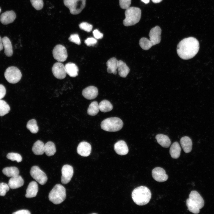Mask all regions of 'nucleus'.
<instances>
[{"label":"nucleus","instance_id":"obj_1","mask_svg":"<svg viewBox=\"0 0 214 214\" xmlns=\"http://www.w3.org/2000/svg\"><path fill=\"white\" fill-rule=\"evenodd\" d=\"M199 48L198 40L194 37H190L183 39L179 43L177 51L181 58L187 60L194 57L198 53Z\"/></svg>","mask_w":214,"mask_h":214},{"label":"nucleus","instance_id":"obj_2","mask_svg":"<svg viewBox=\"0 0 214 214\" xmlns=\"http://www.w3.org/2000/svg\"><path fill=\"white\" fill-rule=\"evenodd\" d=\"M161 30L158 26L152 28L149 33L150 39L142 37L139 40V45L141 48L145 50H148L151 47L158 44L160 42Z\"/></svg>","mask_w":214,"mask_h":214},{"label":"nucleus","instance_id":"obj_3","mask_svg":"<svg viewBox=\"0 0 214 214\" xmlns=\"http://www.w3.org/2000/svg\"><path fill=\"white\" fill-rule=\"evenodd\" d=\"M131 196L133 201L136 204L142 206L147 204L150 202L151 193L148 188L141 186L133 190Z\"/></svg>","mask_w":214,"mask_h":214},{"label":"nucleus","instance_id":"obj_4","mask_svg":"<svg viewBox=\"0 0 214 214\" xmlns=\"http://www.w3.org/2000/svg\"><path fill=\"white\" fill-rule=\"evenodd\" d=\"M125 18L123 21V23L125 26L133 25L140 21L141 15V11L138 7H130L126 9L125 12Z\"/></svg>","mask_w":214,"mask_h":214},{"label":"nucleus","instance_id":"obj_5","mask_svg":"<svg viewBox=\"0 0 214 214\" xmlns=\"http://www.w3.org/2000/svg\"><path fill=\"white\" fill-rule=\"evenodd\" d=\"M66 197V189L60 184L56 185L48 195L49 200L56 204L61 203L65 200Z\"/></svg>","mask_w":214,"mask_h":214},{"label":"nucleus","instance_id":"obj_6","mask_svg":"<svg viewBox=\"0 0 214 214\" xmlns=\"http://www.w3.org/2000/svg\"><path fill=\"white\" fill-rule=\"evenodd\" d=\"M123 123L119 118L111 117L106 119L101 122L100 126L103 130L108 132H116L120 130Z\"/></svg>","mask_w":214,"mask_h":214},{"label":"nucleus","instance_id":"obj_7","mask_svg":"<svg viewBox=\"0 0 214 214\" xmlns=\"http://www.w3.org/2000/svg\"><path fill=\"white\" fill-rule=\"evenodd\" d=\"M86 0H64L65 6L68 8L73 15L80 13L85 6Z\"/></svg>","mask_w":214,"mask_h":214},{"label":"nucleus","instance_id":"obj_8","mask_svg":"<svg viewBox=\"0 0 214 214\" xmlns=\"http://www.w3.org/2000/svg\"><path fill=\"white\" fill-rule=\"evenodd\" d=\"M4 75L7 81L12 84H15L18 82L22 77L20 70L14 66H11L7 68Z\"/></svg>","mask_w":214,"mask_h":214},{"label":"nucleus","instance_id":"obj_9","mask_svg":"<svg viewBox=\"0 0 214 214\" xmlns=\"http://www.w3.org/2000/svg\"><path fill=\"white\" fill-rule=\"evenodd\" d=\"M30 174L33 178L41 185H44L47 181L46 174L37 166H34L31 168Z\"/></svg>","mask_w":214,"mask_h":214},{"label":"nucleus","instance_id":"obj_10","mask_svg":"<svg viewBox=\"0 0 214 214\" xmlns=\"http://www.w3.org/2000/svg\"><path fill=\"white\" fill-rule=\"evenodd\" d=\"M54 58L59 62L65 61L67 57V51L65 47L61 45H57L54 48L53 51Z\"/></svg>","mask_w":214,"mask_h":214},{"label":"nucleus","instance_id":"obj_11","mask_svg":"<svg viewBox=\"0 0 214 214\" xmlns=\"http://www.w3.org/2000/svg\"><path fill=\"white\" fill-rule=\"evenodd\" d=\"M52 71L54 76L58 79H62L66 76L67 73L65 66L60 62L55 63L53 65Z\"/></svg>","mask_w":214,"mask_h":214},{"label":"nucleus","instance_id":"obj_12","mask_svg":"<svg viewBox=\"0 0 214 214\" xmlns=\"http://www.w3.org/2000/svg\"><path fill=\"white\" fill-rule=\"evenodd\" d=\"M61 182L66 184L70 181L73 174V169L72 166L66 164L64 165L62 169Z\"/></svg>","mask_w":214,"mask_h":214},{"label":"nucleus","instance_id":"obj_13","mask_svg":"<svg viewBox=\"0 0 214 214\" xmlns=\"http://www.w3.org/2000/svg\"><path fill=\"white\" fill-rule=\"evenodd\" d=\"M152 177L157 182H163L166 181L168 178L165 170L162 168L156 167L152 171Z\"/></svg>","mask_w":214,"mask_h":214},{"label":"nucleus","instance_id":"obj_14","mask_svg":"<svg viewBox=\"0 0 214 214\" xmlns=\"http://www.w3.org/2000/svg\"><path fill=\"white\" fill-rule=\"evenodd\" d=\"M91 149L90 144L86 141H82L78 144L77 150L78 154L82 156L87 157L90 154Z\"/></svg>","mask_w":214,"mask_h":214},{"label":"nucleus","instance_id":"obj_15","mask_svg":"<svg viewBox=\"0 0 214 214\" xmlns=\"http://www.w3.org/2000/svg\"><path fill=\"white\" fill-rule=\"evenodd\" d=\"M188 198L195 204L199 209L204 207V199L197 191H192L189 194Z\"/></svg>","mask_w":214,"mask_h":214},{"label":"nucleus","instance_id":"obj_16","mask_svg":"<svg viewBox=\"0 0 214 214\" xmlns=\"http://www.w3.org/2000/svg\"><path fill=\"white\" fill-rule=\"evenodd\" d=\"M16 18V15L14 11H7L1 15L0 21L2 24L7 25L12 23Z\"/></svg>","mask_w":214,"mask_h":214},{"label":"nucleus","instance_id":"obj_17","mask_svg":"<svg viewBox=\"0 0 214 214\" xmlns=\"http://www.w3.org/2000/svg\"><path fill=\"white\" fill-rule=\"evenodd\" d=\"M82 94L83 96L87 99H94L98 95V89L95 86H89L83 90Z\"/></svg>","mask_w":214,"mask_h":214},{"label":"nucleus","instance_id":"obj_18","mask_svg":"<svg viewBox=\"0 0 214 214\" xmlns=\"http://www.w3.org/2000/svg\"><path fill=\"white\" fill-rule=\"evenodd\" d=\"M114 150L116 153L120 155H125L128 152V147L126 142L123 140H120L114 145Z\"/></svg>","mask_w":214,"mask_h":214},{"label":"nucleus","instance_id":"obj_19","mask_svg":"<svg viewBox=\"0 0 214 214\" xmlns=\"http://www.w3.org/2000/svg\"><path fill=\"white\" fill-rule=\"evenodd\" d=\"M24 184V180L20 175L11 177L9 180L8 185L11 189H15L22 186Z\"/></svg>","mask_w":214,"mask_h":214},{"label":"nucleus","instance_id":"obj_20","mask_svg":"<svg viewBox=\"0 0 214 214\" xmlns=\"http://www.w3.org/2000/svg\"><path fill=\"white\" fill-rule=\"evenodd\" d=\"M38 185L36 182L32 181L29 184L26 190L25 196L32 198L36 196L38 191Z\"/></svg>","mask_w":214,"mask_h":214},{"label":"nucleus","instance_id":"obj_21","mask_svg":"<svg viewBox=\"0 0 214 214\" xmlns=\"http://www.w3.org/2000/svg\"><path fill=\"white\" fill-rule=\"evenodd\" d=\"M118 61L115 57L109 59L106 62L107 70L108 73L115 75L117 73Z\"/></svg>","mask_w":214,"mask_h":214},{"label":"nucleus","instance_id":"obj_22","mask_svg":"<svg viewBox=\"0 0 214 214\" xmlns=\"http://www.w3.org/2000/svg\"><path fill=\"white\" fill-rule=\"evenodd\" d=\"M180 142L182 148L185 153H188L191 151L192 142L190 138L187 136L183 137L180 139Z\"/></svg>","mask_w":214,"mask_h":214},{"label":"nucleus","instance_id":"obj_23","mask_svg":"<svg viewBox=\"0 0 214 214\" xmlns=\"http://www.w3.org/2000/svg\"><path fill=\"white\" fill-rule=\"evenodd\" d=\"M155 139L158 143L163 147L168 148L171 145L170 140L166 135L159 134L156 136Z\"/></svg>","mask_w":214,"mask_h":214},{"label":"nucleus","instance_id":"obj_24","mask_svg":"<svg viewBox=\"0 0 214 214\" xmlns=\"http://www.w3.org/2000/svg\"><path fill=\"white\" fill-rule=\"evenodd\" d=\"M67 73L70 76L75 77L78 75V69L74 63L68 62L65 65Z\"/></svg>","mask_w":214,"mask_h":214},{"label":"nucleus","instance_id":"obj_25","mask_svg":"<svg viewBox=\"0 0 214 214\" xmlns=\"http://www.w3.org/2000/svg\"><path fill=\"white\" fill-rule=\"evenodd\" d=\"M2 41L5 54L8 57L11 56L13 54V50L10 40L7 37H4L2 38Z\"/></svg>","mask_w":214,"mask_h":214},{"label":"nucleus","instance_id":"obj_26","mask_svg":"<svg viewBox=\"0 0 214 214\" xmlns=\"http://www.w3.org/2000/svg\"><path fill=\"white\" fill-rule=\"evenodd\" d=\"M118 71L119 76L126 77L130 72V69L126 64L122 60L118 61Z\"/></svg>","mask_w":214,"mask_h":214},{"label":"nucleus","instance_id":"obj_27","mask_svg":"<svg viewBox=\"0 0 214 214\" xmlns=\"http://www.w3.org/2000/svg\"><path fill=\"white\" fill-rule=\"evenodd\" d=\"M181 147L177 142L173 143L170 147L169 153L171 157L174 159H177L180 157L181 151Z\"/></svg>","mask_w":214,"mask_h":214},{"label":"nucleus","instance_id":"obj_28","mask_svg":"<svg viewBox=\"0 0 214 214\" xmlns=\"http://www.w3.org/2000/svg\"><path fill=\"white\" fill-rule=\"evenodd\" d=\"M44 144L41 141L38 140L35 142L33 146L32 150L36 155H43L44 152Z\"/></svg>","mask_w":214,"mask_h":214},{"label":"nucleus","instance_id":"obj_29","mask_svg":"<svg viewBox=\"0 0 214 214\" xmlns=\"http://www.w3.org/2000/svg\"><path fill=\"white\" fill-rule=\"evenodd\" d=\"M56 151L55 146L53 142L48 141L44 145V152L47 156H50L54 155Z\"/></svg>","mask_w":214,"mask_h":214},{"label":"nucleus","instance_id":"obj_30","mask_svg":"<svg viewBox=\"0 0 214 214\" xmlns=\"http://www.w3.org/2000/svg\"><path fill=\"white\" fill-rule=\"evenodd\" d=\"M4 175L8 177H15L19 175V171L18 168L15 167H5L2 170Z\"/></svg>","mask_w":214,"mask_h":214},{"label":"nucleus","instance_id":"obj_31","mask_svg":"<svg viewBox=\"0 0 214 214\" xmlns=\"http://www.w3.org/2000/svg\"><path fill=\"white\" fill-rule=\"evenodd\" d=\"M98 105L99 110L103 112L110 111L113 108V106L111 103L106 100L101 101Z\"/></svg>","mask_w":214,"mask_h":214},{"label":"nucleus","instance_id":"obj_32","mask_svg":"<svg viewBox=\"0 0 214 214\" xmlns=\"http://www.w3.org/2000/svg\"><path fill=\"white\" fill-rule=\"evenodd\" d=\"M99 110L97 102L94 101L90 104L87 110V113L90 116H95L97 114Z\"/></svg>","mask_w":214,"mask_h":214},{"label":"nucleus","instance_id":"obj_33","mask_svg":"<svg viewBox=\"0 0 214 214\" xmlns=\"http://www.w3.org/2000/svg\"><path fill=\"white\" fill-rule=\"evenodd\" d=\"M26 128L33 133H37L39 130L36 121L34 119L29 120L27 123Z\"/></svg>","mask_w":214,"mask_h":214},{"label":"nucleus","instance_id":"obj_34","mask_svg":"<svg viewBox=\"0 0 214 214\" xmlns=\"http://www.w3.org/2000/svg\"><path fill=\"white\" fill-rule=\"evenodd\" d=\"M10 110V107L7 102L0 99V116H4L8 113Z\"/></svg>","mask_w":214,"mask_h":214},{"label":"nucleus","instance_id":"obj_35","mask_svg":"<svg viewBox=\"0 0 214 214\" xmlns=\"http://www.w3.org/2000/svg\"><path fill=\"white\" fill-rule=\"evenodd\" d=\"M186 204L188 207V210L190 212L194 214H198L199 213L200 209L189 198L187 199Z\"/></svg>","mask_w":214,"mask_h":214},{"label":"nucleus","instance_id":"obj_36","mask_svg":"<svg viewBox=\"0 0 214 214\" xmlns=\"http://www.w3.org/2000/svg\"><path fill=\"white\" fill-rule=\"evenodd\" d=\"M7 158L11 161H16L18 163L20 162L22 160V156L18 153H9L7 155Z\"/></svg>","mask_w":214,"mask_h":214},{"label":"nucleus","instance_id":"obj_37","mask_svg":"<svg viewBox=\"0 0 214 214\" xmlns=\"http://www.w3.org/2000/svg\"><path fill=\"white\" fill-rule=\"evenodd\" d=\"M32 6L36 10L42 9L43 6V0H30Z\"/></svg>","mask_w":214,"mask_h":214},{"label":"nucleus","instance_id":"obj_38","mask_svg":"<svg viewBox=\"0 0 214 214\" xmlns=\"http://www.w3.org/2000/svg\"><path fill=\"white\" fill-rule=\"evenodd\" d=\"M80 28L87 32H90L92 30V25L87 22H83L79 24Z\"/></svg>","mask_w":214,"mask_h":214},{"label":"nucleus","instance_id":"obj_39","mask_svg":"<svg viewBox=\"0 0 214 214\" xmlns=\"http://www.w3.org/2000/svg\"><path fill=\"white\" fill-rule=\"evenodd\" d=\"M9 189L10 187L7 184L4 182L0 183V196H4Z\"/></svg>","mask_w":214,"mask_h":214},{"label":"nucleus","instance_id":"obj_40","mask_svg":"<svg viewBox=\"0 0 214 214\" xmlns=\"http://www.w3.org/2000/svg\"><path fill=\"white\" fill-rule=\"evenodd\" d=\"M69 40L70 41L78 45H80L81 43L79 35L77 34H71L69 37Z\"/></svg>","mask_w":214,"mask_h":214},{"label":"nucleus","instance_id":"obj_41","mask_svg":"<svg viewBox=\"0 0 214 214\" xmlns=\"http://www.w3.org/2000/svg\"><path fill=\"white\" fill-rule=\"evenodd\" d=\"M131 0H119V5L122 9H127L130 7Z\"/></svg>","mask_w":214,"mask_h":214},{"label":"nucleus","instance_id":"obj_42","mask_svg":"<svg viewBox=\"0 0 214 214\" xmlns=\"http://www.w3.org/2000/svg\"><path fill=\"white\" fill-rule=\"evenodd\" d=\"M96 38L93 37H89L85 40L84 43L88 46H94L97 43Z\"/></svg>","mask_w":214,"mask_h":214},{"label":"nucleus","instance_id":"obj_43","mask_svg":"<svg viewBox=\"0 0 214 214\" xmlns=\"http://www.w3.org/2000/svg\"><path fill=\"white\" fill-rule=\"evenodd\" d=\"M93 34L94 37L96 39H101L103 37V34L97 29L94 30L93 32Z\"/></svg>","mask_w":214,"mask_h":214},{"label":"nucleus","instance_id":"obj_44","mask_svg":"<svg viewBox=\"0 0 214 214\" xmlns=\"http://www.w3.org/2000/svg\"><path fill=\"white\" fill-rule=\"evenodd\" d=\"M6 93V89L5 87L2 84H0V99L5 96Z\"/></svg>","mask_w":214,"mask_h":214},{"label":"nucleus","instance_id":"obj_45","mask_svg":"<svg viewBox=\"0 0 214 214\" xmlns=\"http://www.w3.org/2000/svg\"><path fill=\"white\" fill-rule=\"evenodd\" d=\"M14 214H30V212L29 211L26 210H19L15 212L12 213Z\"/></svg>","mask_w":214,"mask_h":214},{"label":"nucleus","instance_id":"obj_46","mask_svg":"<svg viewBox=\"0 0 214 214\" xmlns=\"http://www.w3.org/2000/svg\"><path fill=\"white\" fill-rule=\"evenodd\" d=\"M3 48L2 38L0 36V51L3 49Z\"/></svg>","mask_w":214,"mask_h":214},{"label":"nucleus","instance_id":"obj_47","mask_svg":"<svg viewBox=\"0 0 214 214\" xmlns=\"http://www.w3.org/2000/svg\"><path fill=\"white\" fill-rule=\"evenodd\" d=\"M162 0H152V1L155 3H157L160 2Z\"/></svg>","mask_w":214,"mask_h":214},{"label":"nucleus","instance_id":"obj_48","mask_svg":"<svg viewBox=\"0 0 214 214\" xmlns=\"http://www.w3.org/2000/svg\"><path fill=\"white\" fill-rule=\"evenodd\" d=\"M141 1L145 4H147L150 2V0H141Z\"/></svg>","mask_w":214,"mask_h":214},{"label":"nucleus","instance_id":"obj_49","mask_svg":"<svg viewBox=\"0 0 214 214\" xmlns=\"http://www.w3.org/2000/svg\"><path fill=\"white\" fill-rule=\"evenodd\" d=\"M1 11V9L0 7V13Z\"/></svg>","mask_w":214,"mask_h":214}]
</instances>
